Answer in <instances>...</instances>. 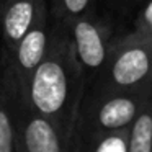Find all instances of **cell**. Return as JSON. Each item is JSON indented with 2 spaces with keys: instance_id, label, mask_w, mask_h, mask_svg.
<instances>
[{
  "instance_id": "cell-12",
  "label": "cell",
  "mask_w": 152,
  "mask_h": 152,
  "mask_svg": "<svg viewBox=\"0 0 152 152\" xmlns=\"http://www.w3.org/2000/svg\"><path fill=\"white\" fill-rule=\"evenodd\" d=\"M123 36L128 39L152 41V0H144V5L134 18L132 30Z\"/></svg>"
},
{
  "instance_id": "cell-5",
  "label": "cell",
  "mask_w": 152,
  "mask_h": 152,
  "mask_svg": "<svg viewBox=\"0 0 152 152\" xmlns=\"http://www.w3.org/2000/svg\"><path fill=\"white\" fill-rule=\"evenodd\" d=\"M70 39L85 75V85L100 74L108 57L111 44V28L92 10L72 20L69 25Z\"/></svg>"
},
{
  "instance_id": "cell-18",
  "label": "cell",
  "mask_w": 152,
  "mask_h": 152,
  "mask_svg": "<svg viewBox=\"0 0 152 152\" xmlns=\"http://www.w3.org/2000/svg\"><path fill=\"white\" fill-rule=\"evenodd\" d=\"M151 98H152V93H151Z\"/></svg>"
},
{
  "instance_id": "cell-1",
  "label": "cell",
  "mask_w": 152,
  "mask_h": 152,
  "mask_svg": "<svg viewBox=\"0 0 152 152\" xmlns=\"http://www.w3.org/2000/svg\"><path fill=\"white\" fill-rule=\"evenodd\" d=\"M85 90V75L66 23L53 20L46 56L36 67L28 87V105L48 116L69 142L77 108Z\"/></svg>"
},
{
  "instance_id": "cell-17",
  "label": "cell",
  "mask_w": 152,
  "mask_h": 152,
  "mask_svg": "<svg viewBox=\"0 0 152 152\" xmlns=\"http://www.w3.org/2000/svg\"><path fill=\"white\" fill-rule=\"evenodd\" d=\"M49 2H54V0H49Z\"/></svg>"
},
{
  "instance_id": "cell-3",
  "label": "cell",
  "mask_w": 152,
  "mask_h": 152,
  "mask_svg": "<svg viewBox=\"0 0 152 152\" xmlns=\"http://www.w3.org/2000/svg\"><path fill=\"white\" fill-rule=\"evenodd\" d=\"M87 85L106 90H139L152 85V41L111 39L100 74Z\"/></svg>"
},
{
  "instance_id": "cell-9",
  "label": "cell",
  "mask_w": 152,
  "mask_h": 152,
  "mask_svg": "<svg viewBox=\"0 0 152 152\" xmlns=\"http://www.w3.org/2000/svg\"><path fill=\"white\" fill-rule=\"evenodd\" d=\"M152 93V92H151ZM129 152H152V98L145 100L141 111L129 124Z\"/></svg>"
},
{
  "instance_id": "cell-2",
  "label": "cell",
  "mask_w": 152,
  "mask_h": 152,
  "mask_svg": "<svg viewBox=\"0 0 152 152\" xmlns=\"http://www.w3.org/2000/svg\"><path fill=\"white\" fill-rule=\"evenodd\" d=\"M151 92L152 85L139 90H106L85 85L72 128L70 152H79L80 145L95 134L129 126Z\"/></svg>"
},
{
  "instance_id": "cell-14",
  "label": "cell",
  "mask_w": 152,
  "mask_h": 152,
  "mask_svg": "<svg viewBox=\"0 0 152 152\" xmlns=\"http://www.w3.org/2000/svg\"><path fill=\"white\" fill-rule=\"evenodd\" d=\"M144 0H128V4H129V7H132V5H136V4H142Z\"/></svg>"
},
{
  "instance_id": "cell-15",
  "label": "cell",
  "mask_w": 152,
  "mask_h": 152,
  "mask_svg": "<svg viewBox=\"0 0 152 152\" xmlns=\"http://www.w3.org/2000/svg\"><path fill=\"white\" fill-rule=\"evenodd\" d=\"M4 66V54H2V46H0V69Z\"/></svg>"
},
{
  "instance_id": "cell-10",
  "label": "cell",
  "mask_w": 152,
  "mask_h": 152,
  "mask_svg": "<svg viewBox=\"0 0 152 152\" xmlns=\"http://www.w3.org/2000/svg\"><path fill=\"white\" fill-rule=\"evenodd\" d=\"M79 152H129V126L92 136Z\"/></svg>"
},
{
  "instance_id": "cell-6",
  "label": "cell",
  "mask_w": 152,
  "mask_h": 152,
  "mask_svg": "<svg viewBox=\"0 0 152 152\" xmlns=\"http://www.w3.org/2000/svg\"><path fill=\"white\" fill-rule=\"evenodd\" d=\"M15 152H69V142L48 116L21 103L15 129Z\"/></svg>"
},
{
  "instance_id": "cell-16",
  "label": "cell",
  "mask_w": 152,
  "mask_h": 152,
  "mask_svg": "<svg viewBox=\"0 0 152 152\" xmlns=\"http://www.w3.org/2000/svg\"><path fill=\"white\" fill-rule=\"evenodd\" d=\"M2 2H4V0H0V7H2Z\"/></svg>"
},
{
  "instance_id": "cell-7",
  "label": "cell",
  "mask_w": 152,
  "mask_h": 152,
  "mask_svg": "<svg viewBox=\"0 0 152 152\" xmlns=\"http://www.w3.org/2000/svg\"><path fill=\"white\" fill-rule=\"evenodd\" d=\"M46 0H4L0 7V46L4 62L10 59Z\"/></svg>"
},
{
  "instance_id": "cell-8",
  "label": "cell",
  "mask_w": 152,
  "mask_h": 152,
  "mask_svg": "<svg viewBox=\"0 0 152 152\" xmlns=\"http://www.w3.org/2000/svg\"><path fill=\"white\" fill-rule=\"evenodd\" d=\"M20 105L17 80L4 64L0 69V152H15V129Z\"/></svg>"
},
{
  "instance_id": "cell-13",
  "label": "cell",
  "mask_w": 152,
  "mask_h": 152,
  "mask_svg": "<svg viewBox=\"0 0 152 152\" xmlns=\"http://www.w3.org/2000/svg\"><path fill=\"white\" fill-rule=\"evenodd\" d=\"M113 5H115L118 10H128L129 8V4H128V0H111Z\"/></svg>"
},
{
  "instance_id": "cell-11",
  "label": "cell",
  "mask_w": 152,
  "mask_h": 152,
  "mask_svg": "<svg viewBox=\"0 0 152 152\" xmlns=\"http://www.w3.org/2000/svg\"><path fill=\"white\" fill-rule=\"evenodd\" d=\"M53 5L54 21H61L66 25L92 10V0H54Z\"/></svg>"
},
{
  "instance_id": "cell-4",
  "label": "cell",
  "mask_w": 152,
  "mask_h": 152,
  "mask_svg": "<svg viewBox=\"0 0 152 152\" xmlns=\"http://www.w3.org/2000/svg\"><path fill=\"white\" fill-rule=\"evenodd\" d=\"M51 28H53V20L49 15V7L48 4H44L38 12L33 25L18 41L10 59L4 62L12 70L17 80L18 95L23 105H28V87H30L31 75L48 53Z\"/></svg>"
}]
</instances>
